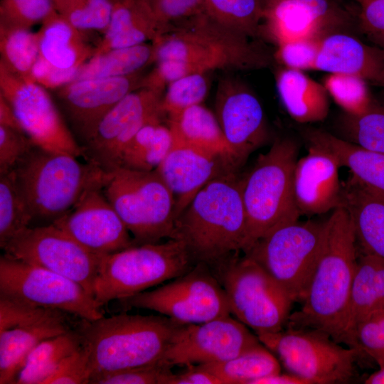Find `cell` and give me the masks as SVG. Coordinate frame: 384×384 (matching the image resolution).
I'll return each instance as SVG.
<instances>
[{
  "instance_id": "6da1fadb",
  "label": "cell",
  "mask_w": 384,
  "mask_h": 384,
  "mask_svg": "<svg viewBox=\"0 0 384 384\" xmlns=\"http://www.w3.org/2000/svg\"><path fill=\"white\" fill-rule=\"evenodd\" d=\"M356 237L342 207L326 219V233L301 309L290 314L287 326L324 331L347 346L346 321L357 265Z\"/></svg>"
},
{
  "instance_id": "7a4b0ae2",
  "label": "cell",
  "mask_w": 384,
  "mask_h": 384,
  "mask_svg": "<svg viewBox=\"0 0 384 384\" xmlns=\"http://www.w3.org/2000/svg\"><path fill=\"white\" fill-rule=\"evenodd\" d=\"M176 239L191 257L218 267L247 250L240 179L225 172L206 183L176 220Z\"/></svg>"
},
{
  "instance_id": "3957f363",
  "label": "cell",
  "mask_w": 384,
  "mask_h": 384,
  "mask_svg": "<svg viewBox=\"0 0 384 384\" xmlns=\"http://www.w3.org/2000/svg\"><path fill=\"white\" fill-rule=\"evenodd\" d=\"M178 324L159 316L125 313L82 319L76 329L88 357L90 379L161 363Z\"/></svg>"
},
{
  "instance_id": "277c9868",
  "label": "cell",
  "mask_w": 384,
  "mask_h": 384,
  "mask_svg": "<svg viewBox=\"0 0 384 384\" xmlns=\"http://www.w3.org/2000/svg\"><path fill=\"white\" fill-rule=\"evenodd\" d=\"M78 158L33 145L14 168L33 220L53 223L68 213L87 191L105 186L111 172L87 161L82 163Z\"/></svg>"
},
{
  "instance_id": "5b68a950",
  "label": "cell",
  "mask_w": 384,
  "mask_h": 384,
  "mask_svg": "<svg viewBox=\"0 0 384 384\" xmlns=\"http://www.w3.org/2000/svg\"><path fill=\"white\" fill-rule=\"evenodd\" d=\"M252 39L202 12L171 25L154 42L156 63L168 59L186 60L198 73L218 69L247 70L267 67L270 55Z\"/></svg>"
},
{
  "instance_id": "8992f818",
  "label": "cell",
  "mask_w": 384,
  "mask_h": 384,
  "mask_svg": "<svg viewBox=\"0 0 384 384\" xmlns=\"http://www.w3.org/2000/svg\"><path fill=\"white\" fill-rule=\"evenodd\" d=\"M298 154L299 146L294 139H277L240 179L247 218L246 252L272 229L299 220L294 195V170Z\"/></svg>"
},
{
  "instance_id": "52a82bcc",
  "label": "cell",
  "mask_w": 384,
  "mask_h": 384,
  "mask_svg": "<svg viewBox=\"0 0 384 384\" xmlns=\"http://www.w3.org/2000/svg\"><path fill=\"white\" fill-rule=\"evenodd\" d=\"M191 256L181 240L134 245L102 257L93 297L102 307L176 278L189 269Z\"/></svg>"
},
{
  "instance_id": "ba28073f",
  "label": "cell",
  "mask_w": 384,
  "mask_h": 384,
  "mask_svg": "<svg viewBox=\"0 0 384 384\" xmlns=\"http://www.w3.org/2000/svg\"><path fill=\"white\" fill-rule=\"evenodd\" d=\"M102 190L135 245L176 239L175 199L156 170L119 167L111 172Z\"/></svg>"
},
{
  "instance_id": "9c48e42d",
  "label": "cell",
  "mask_w": 384,
  "mask_h": 384,
  "mask_svg": "<svg viewBox=\"0 0 384 384\" xmlns=\"http://www.w3.org/2000/svg\"><path fill=\"white\" fill-rule=\"evenodd\" d=\"M326 220H308L275 227L245 253L288 293L302 301L317 264Z\"/></svg>"
},
{
  "instance_id": "30bf717a",
  "label": "cell",
  "mask_w": 384,
  "mask_h": 384,
  "mask_svg": "<svg viewBox=\"0 0 384 384\" xmlns=\"http://www.w3.org/2000/svg\"><path fill=\"white\" fill-rule=\"evenodd\" d=\"M274 353L287 371L308 384L346 383L355 371L356 348L342 346L326 333L287 326L277 332L257 335Z\"/></svg>"
},
{
  "instance_id": "8fae6325",
  "label": "cell",
  "mask_w": 384,
  "mask_h": 384,
  "mask_svg": "<svg viewBox=\"0 0 384 384\" xmlns=\"http://www.w3.org/2000/svg\"><path fill=\"white\" fill-rule=\"evenodd\" d=\"M230 314L256 335L282 330L294 301L257 262L245 255L218 267Z\"/></svg>"
},
{
  "instance_id": "7c38bea8",
  "label": "cell",
  "mask_w": 384,
  "mask_h": 384,
  "mask_svg": "<svg viewBox=\"0 0 384 384\" xmlns=\"http://www.w3.org/2000/svg\"><path fill=\"white\" fill-rule=\"evenodd\" d=\"M0 295L88 321L104 316L94 297L78 283L5 253L0 257Z\"/></svg>"
},
{
  "instance_id": "4fadbf2b",
  "label": "cell",
  "mask_w": 384,
  "mask_h": 384,
  "mask_svg": "<svg viewBox=\"0 0 384 384\" xmlns=\"http://www.w3.org/2000/svg\"><path fill=\"white\" fill-rule=\"evenodd\" d=\"M119 301L124 307L152 310L179 324H200L230 315L222 284L203 267L154 290Z\"/></svg>"
},
{
  "instance_id": "5bb4252c",
  "label": "cell",
  "mask_w": 384,
  "mask_h": 384,
  "mask_svg": "<svg viewBox=\"0 0 384 384\" xmlns=\"http://www.w3.org/2000/svg\"><path fill=\"white\" fill-rule=\"evenodd\" d=\"M0 95L12 107L23 132L46 150L83 156V150L46 89L11 73L0 62Z\"/></svg>"
},
{
  "instance_id": "9a60e30c",
  "label": "cell",
  "mask_w": 384,
  "mask_h": 384,
  "mask_svg": "<svg viewBox=\"0 0 384 384\" xmlns=\"http://www.w3.org/2000/svg\"><path fill=\"white\" fill-rule=\"evenodd\" d=\"M1 249L13 257L73 280L93 297V285L102 257L88 251L53 224L30 226Z\"/></svg>"
},
{
  "instance_id": "2e32d148",
  "label": "cell",
  "mask_w": 384,
  "mask_h": 384,
  "mask_svg": "<svg viewBox=\"0 0 384 384\" xmlns=\"http://www.w3.org/2000/svg\"><path fill=\"white\" fill-rule=\"evenodd\" d=\"M70 314L0 295V384H14L28 353L72 327Z\"/></svg>"
},
{
  "instance_id": "e0dca14e",
  "label": "cell",
  "mask_w": 384,
  "mask_h": 384,
  "mask_svg": "<svg viewBox=\"0 0 384 384\" xmlns=\"http://www.w3.org/2000/svg\"><path fill=\"white\" fill-rule=\"evenodd\" d=\"M164 92L142 87L118 102L82 146L85 161L106 172L121 167L123 152L139 130L151 119L165 117L161 109Z\"/></svg>"
},
{
  "instance_id": "ac0fdd59",
  "label": "cell",
  "mask_w": 384,
  "mask_h": 384,
  "mask_svg": "<svg viewBox=\"0 0 384 384\" xmlns=\"http://www.w3.org/2000/svg\"><path fill=\"white\" fill-rule=\"evenodd\" d=\"M260 343L257 336L230 315L200 324H178L161 363L172 368L222 362Z\"/></svg>"
},
{
  "instance_id": "d6986e66",
  "label": "cell",
  "mask_w": 384,
  "mask_h": 384,
  "mask_svg": "<svg viewBox=\"0 0 384 384\" xmlns=\"http://www.w3.org/2000/svg\"><path fill=\"white\" fill-rule=\"evenodd\" d=\"M352 14L335 0H279L264 10L260 33L277 46L324 38L352 26Z\"/></svg>"
},
{
  "instance_id": "ffe728a7",
  "label": "cell",
  "mask_w": 384,
  "mask_h": 384,
  "mask_svg": "<svg viewBox=\"0 0 384 384\" xmlns=\"http://www.w3.org/2000/svg\"><path fill=\"white\" fill-rule=\"evenodd\" d=\"M102 188L87 191L68 213L51 223L102 257L135 245Z\"/></svg>"
},
{
  "instance_id": "44dd1931",
  "label": "cell",
  "mask_w": 384,
  "mask_h": 384,
  "mask_svg": "<svg viewBox=\"0 0 384 384\" xmlns=\"http://www.w3.org/2000/svg\"><path fill=\"white\" fill-rule=\"evenodd\" d=\"M214 113L239 164L267 140L268 129L262 105L240 80L225 77L219 81Z\"/></svg>"
},
{
  "instance_id": "7402d4cb",
  "label": "cell",
  "mask_w": 384,
  "mask_h": 384,
  "mask_svg": "<svg viewBox=\"0 0 384 384\" xmlns=\"http://www.w3.org/2000/svg\"><path fill=\"white\" fill-rule=\"evenodd\" d=\"M144 76L142 72L121 77L75 80L58 90V97L81 146L108 111L129 93L142 87Z\"/></svg>"
},
{
  "instance_id": "603a6c76",
  "label": "cell",
  "mask_w": 384,
  "mask_h": 384,
  "mask_svg": "<svg viewBox=\"0 0 384 384\" xmlns=\"http://www.w3.org/2000/svg\"><path fill=\"white\" fill-rule=\"evenodd\" d=\"M337 159L320 148L308 146L294 170V195L300 215H321L342 207L343 182Z\"/></svg>"
},
{
  "instance_id": "cb8c5ba5",
  "label": "cell",
  "mask_w": 384,
  "mask_h": 384,
  "mask_svg": "<svg viewBox=\"0 0 384 384\" xmlns=\"http://www.w3.org/2000/svg\"><path fill=\"white\" fill-rule=\"evenodd\" d=\"M230 167L221 158L174 138L156 171L174 195L176 219L206 183L231 171Z\"/></svg>"
},
{
  "instance_id": "d4e9b609",
  "label": "cell",
  "mask_w": 384,
  "mask_h": 384,
  "mask_svg": "<svg viewBox=\"0 0 384 384\" xmlns=\"http://www.w3.org/2000/svg\"><path fill=\"white\" fill-rule=\"evenodd\" d=\"M315 70L351 74L384 87V51L335 33L322 39Z\"/></svg>"
},
{
  "instance_id": "484cf974",
  "label": "cell",
  "mask_w": 384,
  "mask_h": 384,
  "mask_svg": "<svg viewBox=\"0 0 384 384\" xmlns=\"http://www.w3.org/2000/svg\"><path fill=\"white\" fill-rule=\"evenodd\" d=\"M343 208L362 253L384 259V193L353 175L343 182Z\"/></svg>"
},
{
  "instance_id": "4316f807",
  "label": "cell",
  "mask_w": 384,
  "mask_h": 384,
  "mask_svg": "<svg viewBox=\"0 0 384 384\" xmlns=\"http://www.w3.org/2000/svg\"><path fill=\"white\" fill-rule=\"evenodd\" d=\"M167 30L158 21L145 0H121L113 4L110 23L96 46L94 55L155 42Z\"/></svg>"
},
{
  "instance_id": "83f0119b",
  "label": "cell",
  "mask_w": 384,
  "mask_h": 384,
  "mask_svg": "<svg viewBox=\"0 0 384 384\" xmlns=\"http://www.w3.org/2000/svg\"><path fill=\"white\" fill-rule=\"evenodd\" d=\"M384 313V259L362 253L357 259L346 321L347 346L356 348L354 331L364 320Z\"/></svg>"
},
{
  "instance_id": "f1b7e54d",
  "label": "cell",
  "mask_w": 384,
  "mask_h": 384,
  "mask_svg": "<svg viewBox=\"0 0 384 384\" xmlns=\"http://www.w3.org/2000/svg\"><path fill=\"white\" fill-rule=\"evenodd\" d=\"M280 100L297 122L309 124L324 120L329 114V95L319 83L304 71L283 68L275 75Z\"/></svg>"
},
{
  "instance_id": "f546056e",
  "label": "cell",
  "mask_w": 384,
  "mask_h": 384,
  "mask_svg": "<svg viewBox=\"0 0 384 384\" xmlns=\"http://www.w3.org/2000/svg\"><path fill=\"white\" fill-rule=\"evenodd\" d=\"M39 56L50 65L63 70H79L93 55L92 46L81 31L55 11L38 31Z\"/></svg>"
},
{
  "instance_id": "4dcf8cb0",
  "label": "cell",
  "mask_w": 384,
  "mask_h": 384,
  "mask_svg": "<svg viewBox=\"0 0 384 384\" xmlns=\"http://www.w3.org/2000/svg\"><path fill=\"white\" fill-rule=\"evenodd\" d=\"M167 117L176 139L217 156L231 167L240 165L215 113L203 104Z\"/></svg>"
},
{
  "instance_id": "1f68e13d",
  "label": "cell",
  "mask_w": 384,
  "mask_h": 384,
  "mask_svg": "<svg viewBox=\"0 0 384 384\" xmlns=\"http://www.w3.org/2000/svg\"><path fill=\"white\" fill-rule=\"evenodd\" d=\"M303 137L308 146L331 154L341 167H347L356 178L384 193V154L362 148L328 132L306 129Z\"/></svg>"
},
{
  "instance_id": "d6a6232c",
  "label": "cell",
  "mask_w": 384,
  "mask_h": 384,
  "mask_svg": "<svg viewBox=\"0 0 384 384\" xmlns=\"http://www.w3.org/2000/svg\"><path fill=\"white\" fill-rule=\"evenodd\" d=\"M81 346L76 328L41 342L26 356L15 384H44L60 363Z\"/></svg>"
},
{
  "instance_id": "836d02e7",
  "label": "cell",
  "mask_w": 384,
  "mask_h": 384,
  "mask_svg": "<svg viewBox=\"0 0 384 384\" xmlns=\"http://www.w3.org/2000/svg\"><path fill=\"white\" fill-rule=\"evenodd\" d=\"M164 116L157 117L134 135L124 149L121 167L151 171H154L171 149L174 137Z\"/></svg>"
},
{
  "instance_id": "e575fe53",
  "label": "cell",
  "mask_w": 384,
  "mask_h": 384,
  "mask_svg": "<svg viewBox=\"0 0 384 384\" xmlns=\"http://www.w3.org/2000/svg\"><path fill=\"white\" fill-rule=\"evenodd\" d=\"M155 43L113 49L92 56L78 70L75 80L127 76L155 64Z\"/></svg>"
},
{
  "instance_id": "d590c367",
  "label": "cell",
  "mask_w": 384,
  "mask_h": 384,
  "mask_svg": "<svg viewBox=\"0 0 384 384\" xmlns=\"http://www.w3.org/2000/svg\"><path fill=\"white\" fill-rule=\"evenodd\" d=\"M198 366L215 375L222 384H251L281 372L279 362L262 343L231 359Z\"/></svg>"
},
{
  "instance_id": "8d00e7d4",
  "label": "cell",
  "mask_w": 384,
  "mask_h": 384,
  "mask_svg": "<svg viewBox=\"0 0 384 384\" xmlns=\"http://www.w3.org/2000/svg\"><path fill=\"white\" fill-rule=\"evenodd\" d=\"M203 12L218 23L251 38L260 34V0H203Z\"/></svg>"
},
{
  "instance_id": "74e56055",
  "label": "cell",
  "mask_w": 384,
  "mask_h": 384,
  "mask_svg": "<svg viewBox=\"0 0 384 384\" xmlns=\"http://www.w3.org/2000/svg\"><path fill=\"white\" fill-rule=\"evenodd\" d=\"M38 32L30 28L0 26V62L11 73L30 79L39 56Z\"/></svg>"
},
{
  "instance_id": "f35d334b",
  "label": "cell",
  "mask_w": 384,
  "mask_h": 384,
  "mask_svg": "<svg viewBox=\"0 0 384 384\" xmlns=\"http://www.w3.org/2000/svg\"><path fill=\"white\" fill-rule=\"evenodd\" d=\"M33 217L16 182L14 170L0 174V247L30 227Z\"/></svg>"
},
{
  "instance_id": "ab89813d",
  "label": "cell",
  "mask_w": 384,
  "mask_h": 384,
  "mask_svg": "<svg viewBox=\"0 0 384 384\" xmlns=\"http://www.w3.org/2000/svg\"><path fill=\"white\" fill-rule=\"evenodd\" d=\"M343 139L362 148L384 154V104L375 101L363 113L341 120Z\"/></svg>"
},
{
  "instance_id": "60d3db41",
  "label": "cell",
  "mask_w": 384,
  "mask_h": 384,
  "mask_svg": "<svg viewBox=\"0 0 384 384\" xmlns=\"http://www.w3.org/2000/svg\"><path fill=\"white\" fill-rule=\"evenodd\" d=\"M55 11L74 28L83 31L107 29L112 14L111 0H53Z\"/></svg>"
},
{
  "instance_id": "b9f144b4",
  "label": "cell",
  "mask_w": 384,
  "mask_h": 384,
  "mask_svg": "<svg viewBox=\"0 0 384 384\" xmlns=\"http://www.w3.org/2000/svg\"><path fill=\"white\" fill-rule=\"evenodd\" d=\"M329 95L349 115L365 112L372 105L366 81L358 76L341 73H329L323 80Z\"/></svg>"
},
{
  "instance_id": "7bdbcfd3",
  "label": "cell",
  "mask_w": 384,
  "mask_h": 384,
  "mask_svg": "<svg viewBox=\"0 0 384 384\" xmlns=\"http://www.w3.org/2000/svg\"><path fill=\"white\" fill-rule=\"evenodd\" d=\"M208 73H196L169 83L163 94L161 109L165 116L203 104L210 89Z\"/></svg>"
},
{
  "instance_id": "ee69618b",
  "label": "cell",
  "mask_w": 384,
  "mask_h": 384,
  "mask_svg": "<svg viewBox=\"0 0 384 384\" xmlns=\"http://www.w3.org/2000/svg\"><path fill=\"white\" fill-rule=\"evenodd\" d=\"M54 11L53 0H1L0 26L31 28Z\"/></svg>"
},
{
  "instance_id": "f6af8a7d",
  "label": "cell",
  "mask_w": 384,
  "mask_h": 384,
  "mask_svg": "<svg viewBox=\"0 0 384 384\" xmlns=\"http://www.w3.org/2000/svg\"><path fill=\"white\" fill-rule=\"evenodd\" d=\"M171 367L157 363L94 377L89 384H169Z\"/></svg>"
},
{
  "instance_id": "bcb514c9",
  "label": "cell",
  "mask_w": 384,
  "mask_h": 384,
  "mask_svg": "<svg viewBox=\"0 0 384 384\" xmlns=\"http://www.w3.org/2000/svg\"><path fill=\"white\" fill-rule=\"evenodd\" d=\"M323 38L299 39L277 46L274 58L284 68L301 71L315 70Z\"/></svg>"
},
{
  "instance_id": "7dc6e473",
  "label": "cell",
  "mask_w": 384,
  "mask_h": 384,
  "mask_svg": "<svg viewBox=\"0 0 384 384\" xmlns=\"http://www.w3.org/2000/svg\"><path fill=\"white\" fill-rule=\"evenodd\" d=\"M353 338L356 348L368 354L378 364L384 362V313L361 322Z\"/></svg>"
},
{
  "instance_id": "c3c4849f",
  "label": "cell",
  "mask_w": 384,
  "mask_h": 384,
  "mask_svg": "<svg viewBox=\"0 0 384 384\" xmlns=\"http://www.w3.org/2000/svg\"><path fill=\"white\" fill-rule=\"evenodd\" d=\"M158 21L169 28L174 23L203 12V0H145Z\"/></svg>"
},
{
  "instance_id": "681fc988",
  "label": "cell",
  "mask_w": 384,
  "mask_h": 384,
  "mask_svg": "<svg viewBox=\"0 0 384 384\" xmlns=\"http://www.w3.org/2000/svg\"><path fill=\"white\" fill-rule=\"evenodd\" d=\"M87 355L82 347L66 357L44 384H89Z\"/></svg>"
},
{
  "instance_id": "f907efd6",
  "label": "cell",
  "mask_w": 384,
  "mask_h": 384,
  "mask_svg": "<svg viewBox=\"0 0 384 384\" xmlns=\"http://www.w3.org/2000/svg\"><path fill=\"white\" fill-rule=\"evenodd\" d=\"M33 145L24 132L0 125V174L14 169Z\"/></svg>"
},
{
  "instance_id": "816d5d0a",
  "label": "cell",
  "mask_w": 384,
  "mask_h": 384,
  "mask_svg": "<svg viewBox=\"0 0 384 384\" xmlns=\"http://www.w3.org/2000/svg\"><path fill=\"white\" fill-rule=\"evenodd\" d=\"M78 70L56 68L38 56L33 67L31 80L46 89H59L75 80Z\"/></svg>"
},
{
  "instance_id": "f5cc1de1",
  "label": "cell",
  "mask_w": 384,
  "mask_h": 384,
  "mask_svg": "<svg viewBox=\"0 0 384 384\" xmlns=\"http://www.w3.org/2000/svg\"><path fill=\"white\" fill-rule=\"evenodd\" d=\"M359 25L367 35L384 33V0H356Z\"/></svg>"
},
{
  "instance_id": "db71d44e",
  "label": "cell",
  "mask_w": 384,
  "mask_h": 384,
  "mask_svg": "<svg viewBox=\"0 0 384 384\" xmlns=\"http://www.w3.org/2000/svg\"><path fill=\"white\" fill-rule=\"evenodd\" d=\"M187 368V371L173 373L169 384H222L215 375L198 366Z\"/></svg>"
},
{
  "instance_id": "11a10c76",
  "label": "cell",
  "mask_w": 384,
  "mask_h": 384,
  "mask_svg": "<svg viewBox=\"0 0 384 384\" xmlns=\"http://www.w3.org/2000/svg\"><path fill=\"white\" fill-rule=\"evenodd\" d=\"M0 125L23 132L12 107L1 95H0Z\"/></svg>"
},
{
  "instance_id": "9f6ffc18",
  "label": "cell",
  "mask_w": 384,
  "mask_h": 384,
  "mask_svg": "<svg viewBox=\"0 0 384 384\" xmlns=\"http://www.w3.org/2000/svg\"><path fill=\"white\" fill-rule=\"evenodd\" d=\"M251 384H308L304 379L289 373L282 374L280 373L257 378Z\"/></svg>"
},
{
  "instance_id": "6f0895ef",
  "label": "cell",
  "mask_w": 384,
  "mask_h": 384,
  "mask_svg": "<svg viewBox=\"0 0 384 384\" xmlns=\"http://www.w3.org/2000/svg\"><path fill=\"white\" fill-rule=\"evenodd\" d=\"M378 370L369 375L366 380V384H384V362L378 363Z\"/></svg>"
},
{
  "instance_id": "680465c9",
  "label": "cell",
  "mask_w": 384,
  "mask_h": 384,
  "mask_svg": "<svg viewBox=\"0 0 384 384\" xmlns=\"http://www.w3.org/2000/svg\"><path fill=\"white\" fill-rule=\"evenodd\" d=\"M369 38L384 51V33L368 36Z\"/></svg>"
},
{
  "instance_id": "91938a15",
  "label": "cell",
  "mask_w": 384,
  "mask_h": 384,
  "mask_svg": "<svg viewBox=\"0 0 384 384\" xmlns=\"http://www.w3.org/2000/svg\"><path fill=\"white\" fill-rule=\"evenodd\" d=\"M279 0H260V2L262 5V7L263 9V11L265 9H266L268 6L274 4V2L277 1Z\"/></svg>"
},
{
  "instance_id": "94428289",
  "label": "cell",
  "mask_w": 384,
  "mask_h": 384,
  "mask_svg": "<svg viewBox=\"0 0 384 384\" xmlns=\"http://www.w3.org/2000/svg\"><path fill=\"white\" fill-rule=\"evenodd\" d=\"M112 1L113 4L116 3V2H118L121 0H111Z\"/></svg>"
}]
</instances>
